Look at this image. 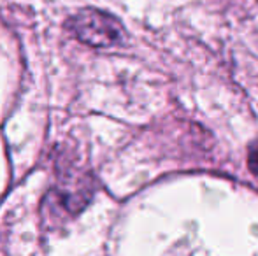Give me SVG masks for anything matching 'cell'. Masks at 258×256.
I'll return each instance as SVG.
<instances>
[{"label": "cell", "instance_id": "cell-1", "mask_svg": "<svg viewBox=\"0 0 258 256\" xmlns=\"http://www.w3.org/2000/svg\"><path fill=\"white\" fill-rule=\"evenodd\" d=\"M69 30L78 41L92 48H114L126 41L125 27L118 18L100 9L86 7L67 21Z\"/></svg>", "mask_w": 258, "mask_h": 256}, {"label": "cell", "instance_id": "cell-2", "mask_svg": "<svg viewBox=\"0 0 258 256\" xmlns=\"http://www.w3.org/2000/svg\"><path fill=\"white\" fill-rule=\"evenodd\" d=\"M93 197V183L88 178H81L72 185L67 183L63 188H56L46 198L51 211L65 212V216H78Z\"/></svg>", "mask_w": 258, "mask_h": 256}, {"label": "cell", "instance_id": "cell-3", "mask_svg": "<svg viewBox=\"0 0 258 256\" xmlns=\"http://www.w3.org/2000/svg\"><path fill=\"white\" fill-rule=\"evenodd\" d=\"M248 167L253 174L258 176V140H255L248 149Z\"/></svg>", "mask_w": 258, "mask_h": 256}]
</instances>
